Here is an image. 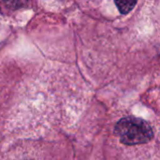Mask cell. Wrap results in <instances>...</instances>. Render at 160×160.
Returning a JSON list of instances; mask_svg holds the SVG:
<instances>
[{"instance_id":"obj_1","label":"cell","mask_w":160,"mask_h":160,"mask_svg":"<svg viewBox=\"0 0 160 160\" xmlns=\"http://www.w3.org/2000/svg\"><path fill=\"white\" fill-rule=\"evenodd\" d=\"M114 134L122 143L127 145L146 143L154 137L150 125L135 116H128L119 120L115 125Z\"/></svg>"},{"instance_id":"obj_2","label":"cell","mask_w":160,"mask_h":160,"mask_svg":"<svg viewBox=\"0 0 160 160\" xmlns=\"http://www.w3.org/2000/svg\"><path fill=\"white\" fill-rule=\"evenodd\" d=\"M137 1H115V5L122 14L128 13L135 7Z\"/></svg>"}]
</instances>
